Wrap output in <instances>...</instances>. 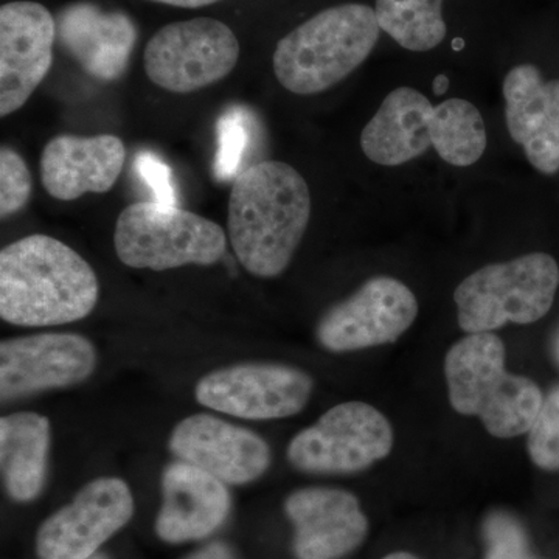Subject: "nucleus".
Segmentation results:
<instances>
[{"instance_id": "1", "label": "nucleus", "mask_w": 559, "mask_h": 559, "mask_svg": "<svg viewBox=\"0 0 559 559\" xmlns=\"http://www.w3.org/2000/svg\"><path fill=\"white\" fill-rule=\"evenodd\" d=\"M311 218V194L296 168L263 160L238 173L229 198V238L249 274L274 278L288 270Z\"/></svg>"}, {"instance_id": "2", "label": "nucleus", "mask_w": 559, "mask_h": 559, "mask_svg": "<svg viewBox=\"0 0 559 559\" xmlns=\"http://www.w3.org/2000/svg\"><path fill=\"white\" fill-rule=\"evenodd\" d=\"M98 278L79 252L49 235H28L0 250V318L11 325H64L87 318Z\"/></svg>"}, {"instance_id": "3", "label": "nucleus", "mask_w": 559, "mask_h": 559, "mask_svg": "<svg viewBox=\"0 0 559 559\" xmlns=\"http://www.w3.org/2000/svg\"><path fill=\"white\" fill-rule=\"evenodd\" d=\"M487 128L480 110L463 98L433 106L409 86L390 92L360 134L367 159L399 167L423 156L432 146L441 160L471 167L487 150Z\"/></svg>"}, {"instance_id": "4", "label": "nucleus", "mask_w": 559, "mask_h": 559, "mask_svg": "<svg viewBox=\"0 0 559 559\" xmlns=\"http://www.w3.org/2000/svg\"><path fill=\"white\" fill-rule=\"evenodd\" d=\"M506 358L500 337L476 333L452 345L444 359L452 409L479 417L496 439L527 433L544 401L536 382L506 369Z\"/></svg>"}, {"instance_id": "5", "label": "nucleus", "mask_w": 559, "mask_h": 559, "mask_svg": "<svg viewBox=\"0 0 559 559\" xmlns=\"http://www.w3.org/2000/svg\"><path fill=\"white\" fill-rule=\"evenodd\" d=\"M380 32L369 5L344 3L320 11L280 39L275 79L296 95L322 94L369 58Z\"/></svg>"}, {"instance_id": "6", "label": "nucleus", "mask_w": 559, "mask_h": 559, "mask_svg": "<svg viewBox=\"0 0 559 559\" xmlns=\"http://www.w3.org/2000/svg\"><path fill=\"white\" fill-rule=\"evenodd\" d=\"M559 286L557 260L535 252L473 272L455 288L460 329L492 333L507 323L538 322L554 305Z\"/></svg>"}, {"instance_id": "7", "label": "nucleus", "mask_w": 559, "mask_h": 559, "mask_svg": "<svg viewBox=\"0 0 559 559\" xmlns=\"http://www.w3.org/2000/svg\"><path fill=\"white\" fill-rule=\"evenodd\" d=\"M114 246L121 263L156 272L223 259L227 235L212 219L159 202H134L120 213Z\"/></svg>"}, {"instance_id": "8", "label": "nucleus", "mask_w": 559, "mask_h": 559, "mask_svg": "<svg viewBox=\"0 0 559 559\" xmlns=\"http://www.w3.org/2000/svg\"><path fill=\"white\" fill-rule=\"evenodd\" d=\"M241 47L229 25L212 17L173 22L148 40L146 75L160 90L191 94L230 75Z\"/></svg>"}, {"instance_id": "9", "label": "nucleus", "mask_w": 559, "mask_h": 559, "mask_svg": "<svg viewBox=\"0 0 559 559\" xmlns=\"http://www.w3.org/2000/svg\"><path fill=\"white\" fill-rule=\"evenodd\" d=\"M393 448L389 419L370 404L348 401L331 407L290 440L288 460L310 474H353L388 457Z\"/></svg>"}, {"instance_id": "10", "label": "nucleus", "mask_w": 559, "mask_h": 559, "mask_svg": "<svg viewBox=\"0 0 559 559\" xmlns=\"http://www.w3.org/2000/svg\"><path fill=\"white\" fill-rule=\"evenodd\" d=\"M314 382L307 371L285 364L242 362L212 371L194 388L198 403L245 419H278L307 406Z\"/></svg>"}, {"instance_id": "11", "label": "nucleus", "mask_w": 559, "mask_h": 559, "mask_svg": "<svg viewBox=\"0 0 559 559\" xmlns=\"http://www.w3.org/2000/svg\"><path fill=\"white\" fill-rule=\"evenodd\" d=\"M418 301L409 286L393 277L370 278L319 320L316 337L333 353L393 344L411 329Z\"/></svg>"}, {"instance_id": "12", "label": "nucleus", "mask_w": 559, "mask_h": 559, "mask_svg": "<svg viewBox=\"0 0 559 559\" xmlns=\"http://www.w3.org/2000/svg\"><path fill=\"white\" fill-rule=\"evenodd\" d=\"M132 514L134 499L123 480H92L69 506L40 524L36 554L39 559H90L131 521Z\"/></svg>"}, {"instance_id": "13", "label": "nucleus", "mask_w": 559, "mask_h": 559, "mask_svg": "<svg viewBox=\"0 0 559 559\" xmlns=\"http://www.w3.org/2000/svg\"><path fill=\"white\" fill-rule=\"evenodd\" d=\"M97 349L75 333H39L0 344V399L13 401L80 384L94 373Z\"/></svg>"}, {"instance_id": "14", "label": "nucleus", "mask_w": 559, "mask_h": 559, "mask_svg": "<svg viewBox=\"0 0 559 559\" xmlns=\"http://www.w3.org/2000/svg\"><path fill=\"white\" fill-rule=\"evenodd\" d=\"M57 21L40 3L20 0L0 9V116L20 110L53 62Z\"/></svg>"}, {"instance_id": "15", "label": "nucleus", "mask_w": 559, "mask_h": 559, "mask_svg": "<svg viewBox=\"0 0 559 559\" xmlns=\"http://www.w3.org/2000/svg\"><path fill=\"white\" fill-rule=\"evenodd\" d=\"M171 454L226 485L255 481L271 466V450L259 433L209 414L182 419L168 441Z\"/></svg>"}, {"instance_id": "16", "label": "nucleus", "mask_w": 559, "mask_h": 559, "mask_svg": "<svg viewBox=\"0 0 559 559\" xmlns=\"http://www.w3.org/2000/svg\"><path fill=\"white\" fill-rule=\"evenodd\" d=\"M299 559H336L358 549L369 522L352 492L336 488H304L286 499Z\"/></svg>"}, {"instance_id": "17", "label": "nucleus", "mask_w": 559, "mask_h": 559, "mask_svg": "<svg viewBox=\"0 0 559 559\" xmlns=\"http://www.w3.org/2000/svg\"><path fill=\"white\" fill-rule=\"evenodd\" d=\"M511 139L543 175L559 171V80L546 81L535 64H520L503 80Z\"/></svg>"}, {"instance_id": "18", "label": "nucleus", "mask_w": 559, "mask_h": 559, "mask_svg": "<svg viewBox=\"0 0 559 559\" xmlns=\"http://www.w3.org/2000/svg\"><path fill=\"white\" fill-rule=\"evenodd\" d=\"M57 38L69 57L92 79L116 81L130 66L138 28L121 11L76 2L66 7L58 16Z\"/></svg>"}, {"instance_id": "19", "label": "nucleus", "mask_w": 559, "mask_h": 559, "mask_svg": "<svg viewBox=\"0 0 559 559\" xmlns=\"http://www.w3.org/2000/svg\"><path fill=\"white\" fill-rule=\"evenodd\" d=\"M127 148L117 135H58L40 154V180L47 193L58 201L108 193L119 180Z\"/></svg>"}, {"instance_id": "20", "label": "nucleus", "mask_w": 559, "mask_h": 559, "mask_svg": "<svg viewBox=\"0 0 559 559\" xmlns=\"http://www.w3.org/2000/svg\"><path fill=\"white\" fill-rule=\"evenodd\" d=\"M164 503L156 520L165 543L200 540L215 533L230 513L227 485L187 462H173L162 474Z\"/></svg>"}, {"instance_id": "21", "label": "nucleus", "mask_w": 559, "mask_h": 559, "mask_svg": "<svg viewBox=\"0 0 559 559\" xmlns=\"http://www.w3.org/2000/svg\"><path fill=\"white\" fill-rule=\"evenodd\" d=\"M50 450V421L35 412L0 419V469L11 499L32 502L43 492Z\"/></svg>"}, {"instance_id": "22", "label": "nucleus", "mask_w": 559, "mask_h": 559, "mask_svg": "<svg viewBox=\"0 0 559 559\" xmlns=\"http://www.w3.org/2000/svg\"><path fill=\"white\" fill-rule=\"evenodd\" d=\"M381 31L403 49L429 51L447 38L443 0H377Z\"/></svg>"}, {"instance_id": "23", "label": "nucleus", "mask_w": 559, "mask_h": 559, "mask_svg": "<svg viewBox=\"0 0 559 559\" xmlns=\"http://www.w3.org/2000/svg\"><path fill=\"white\" fill-rule=\"evenodd\" d=\"M527 433L532 462L540 469L559 471V385L544 399Z\"/></svg>"}, {"instance_id": "24", "label": "nucleus", "mask_w": 559, "mask_h": 559, "mask_svg": "<svg viewBox=\"0 0 559 559\" xmlns=\"http://www.w3.org/2000/svg\"><path fill=\"white\" fill-rule=\"evenodd\" d=\"M33 180L20 153L3 146L0 150V216L16 215L31 202Z\"/></svg>"}, {"instance_id": "25", "label": "nucleus", "mask_w": 559, "mask_h": 559, "mask_svg": "<svg viewBox=\"0 0 559 559\" xmlns=\"http://www.w3.org/2000/svg\"><path fill=\"white\" fill-rule=\"evenodd\" d=\"M487 559H538L532 554L527 535L509 513L495 511L484 522Z\"/></svg>"}, {"instance_id": "26", "label": "nucleus", "mask_w": 559, "mask_h": 559, "mask_svg": "<svg viewBox=\"0 0 559 559\" xmlns=\"http://www.w3.org/2000/svg\"><path fill=\"white\" fill-rule=\"evenodd\" d=\"M249 132L240 109H229L218 121V153L215 171L219 179L234 178L240 167Z\"/></svg>"}, {"instance_id": "27", "label": "nucleus", "mask_w": 559, "mask_h": 559, "mask_svg": "<svg viewBox=\"0 0 559 559\" xmlns=\"http://www.w3.org/2000/svg\"><path fill=\"white\" fill-rule=\"evenodd\" d=\"M135 168H138L140 178L145 180L153 191L154 201L164 205L178 204L170 167L156 154L148 153V151L140 153L135 159Z\"/></svg>"}, {"instance_id": "28", "label": "nucleus", "mask_w": 559, "mask_h": 559, "mask_svg": "<svg viewBox=\"0 0 559 559\" xmlns=\"http://www.w3.org/2000/svg\"><path fill=\"white\" fill-rule=\"evenodd\" d=\"M183 559H235V557L226 544L212 543L200 550L193 551V554Z\"/></svg>"}, {"instance_id": "29", "label": "nucleus", "mask_w": 559, "mask_h": 559, "mask_svg": "<svg viewBox=\"0 0 559 559\" xmlns=\"http://www.w3.org/2000/svg\"><path fill=\"white\" fill-rule=\"evenodd\" d=\"M153 2L179 7V9H201V7L212 5V3L219 2V0H153Z\"/></svg>"}, {"instance_id": "30", "label": "nucleus", "mask_w": 559, "mask_h": 559, "mask_svg": "<svg viewBox=\"0 0 559 559\" xmlns=\"http://www.w3.org/2000/svg\"><path fill=\"white\" fill-rule=\"evenodd\" d=\"M450 90V80L447 75H439L433 80V94L443 95Z\"/></svg>"}, {"instance_id": "31", "label": "nucleus", "mask_w": 559, "mask_h": 559, "mask_svg": "<svg viewBox=\"0 0 559 559\" xmlns=\"http://www.w3.org/2000/svg\"><path fill=\"white\" fill-rule=\"evenodd\" d=\"M384 559H418L414 555L406 554V551H396V554H390Z\"/></svg>"}, {"instance_id": "32", "label": "nucleus", "mask_w": 559, "mask_h": 559, "mask_svg": "<svg viewBox=\"0 0 559 559\" xmlns=\"http://www.w3.org/2000/svg\"><path fill=\"white\" fill-rule=\"evenodd\" d=\"M555 356H557V360H558V364H559V331H558V334H557V337H555Z\"/></svg>"}, {"instance_id": "33", "label": "nucleus", "mask_w": 559, "mask_h": 559, "mask_svg": "<svg viewBox=\"0 0 559 559\" xmlns=\"http://www.w3.org/2000/svg\"><path fill=\"white\" fill-rule=\"evenodd\" d=\"M90 559H109V558L106 557L105 554H97V555H94V557H92Z\"/></svg>"}]
</instances>
